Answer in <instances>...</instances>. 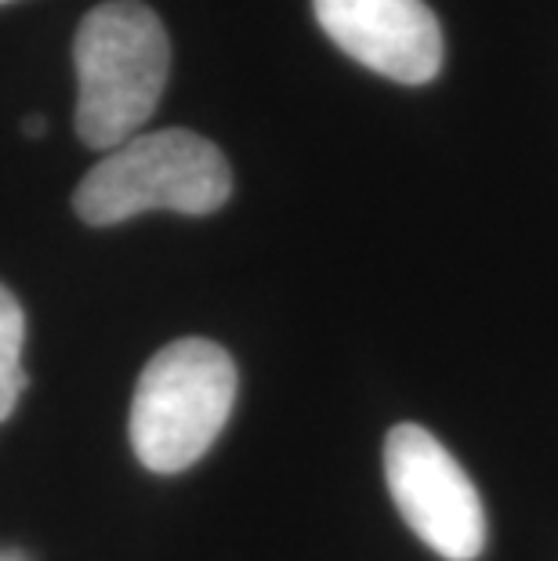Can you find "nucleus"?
<instances>
[{
	"instance_id": "f257e3e1",
	"label": "nucleus",
	"mask_w": 558,
	"mask_h": 561,
	"mask_svg": "<svg viewBox=\"0 0 558 561\" xmlns=\"http://www.w3.org/2000/svg\"><path fill=\"white\" fill-rule=\"evenodd\" d=\"M77 135L84 146L113 152L157 113L171 73V41L160 15L141 0H105L80 19Z\"/></svg>"
},
{
	"instance_id": "f03ea898",
	"label": "nucleus",
	"mask_w": 558,
	"mask_h": 561,
	"mask_svg": "<svg viewBox=\"0 0 558 561\" xmlns=\"http://www.w3.org/2000/svg\"><path fill=\"white\" fill-rule=\"evenodd\" d=\"M232 196V171L215 141L185 127L149 130L113 149L84 174L73 193L80 221L105 229L146 210L189 218L221 210Z\"/></svg>"
},
{
	"instance_id": "7ed1b4c3",
	"label": "nucleus",
	"mask_w": 558,
	"mask_h": 561,
	"mask_svg": "<svg viewBox=\"0 0 558 561\" xmlns=\"http://www.w3.org/2000/svg\"><path fill=\"white\" fill-rule=\"evenodd\" d=\"M236 405V366L215 341L185 337L146 363L130 402V446L141 468L178 474L204 457Z\"/></svg>"
},
{
	"instance_id": "20e7f679",
	"label": "nucleus",
	"mask_w": 558,
	"mask_h": 561,
	"mask_svg": "<svg viewBox=\"0 0 558 561\" xmlns=\"http://www.w3.org/2000/svg\"><path fill=\"white\" fill-rule=\"evenodd\" d=\"M385 479L402 522L446 561H475L486 547L479 489L443 442L421 424H396L385 438Z\"/></svg>"
},
{
	"instance_id": "39448f33",
	"label": "nucleus",
	"mask_w": 558,
	"mask_h": 561,
	"mask_svg": "<svg viewBox=\"0 0 558 561\" xmlns=\"http://www.w3.org/2000/svg\"><path fill=\"white\" fill-rule=\"evenodd\" d=\"M316 22L349 58L396 83H429L443 69V26L424 0H312Z\"/></svg>"
},
{
	"instance_id": "423d86ee",
	"label": "nucleus",
	"mask_w": 558,
	"mask_h": 561,
	"mask_svg": "<svg viewBox=\"0 0 558 561\" xmlns=\"http://www.w3.org/2000/svg\"><path fill=\"white\" fill-rule=\"evenodd\" d=\"M22 344H26V312L15 301V294L0 283V424L26 388V369H22Z\"/></svg>"
},
{
	"instance_id": "0eeeda50",
	"label": "nucleus",
	"mask_w": 558,
	"mask_h": 561,
	"mask_svg": "<svg viewBox=\"0 0 558 561\" xmlns=\"http://www.w3.org/2000/svg\"><path fill=\"white\" fill-rule=\"evenodd\" d=\"M22 130H26L30 138H41L44 135V116H26V121H22Z\"/></svg>"
},
{
	"instance_id": "6e6552de",
	"label": "nucleus",
	"mask_w": 558,
	"mask_h": 561,
	"mask_svg": "<svg viewBox=\"0 0 558 561\" xmlns=\"http://www.w3.org/2000/svg\"><path fill=\"white\" fill-rule=\"evenodd\" d=\"M0 4H11V0H0Z\"/></svg>"
},
{
	"instance_id": "1a4fd4ad",
	"label": "nucleus",
	"mask_w": 558,
	"mask_h": 561,
	"mask_svg": "<svg viewBox=\"0 0 558 561\" xmlns=\"http://www.w3.org/2000/svg\"><path fill=\"white\" fill-rule=\"evenodd\" d=\"M0 561H8V558H0Z\"/></svg>"
}]
</instances>
